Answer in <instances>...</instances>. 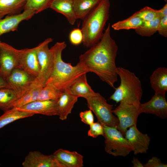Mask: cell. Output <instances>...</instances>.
Returning a JSON list of instances; mask_svg holds the SVG:
<instances>
[{"mask_svg": "<svg viewBox=\"0 0 167 167\" xmlns=\"http://www.w3.org/2000/svg\"><path fill=\"white\" fill-rule=\"evenodd\" d=\"M161 19L158 16L152 20L143 21L140 26L135 30V32L143 36H152L157 32Z\"/></svg>", "mask_w": 167, "mask_h": 167, "instance_id": "484cf974", "label": "cell"}, {"mask_svg": "<svg viewBox=\"0 0 167 167\" xmlns=\"http://www.w3.org/2000/svg\"><path fill=\"white\" fill-rule=\"evenodd\" d=\"M1 41H0V42H1Z\"/></svg>", "mask_w": 167, "mask_h": 167, "instance_id": "60d3db41", "label": "cell"}, {"mask_svg": "<svg viewBox=\"0 0 167 167\" xmlns=\"http://www.w3.org/2000/svg\"><path fill=\"white\" fill-rule=\"evenodd\" d=\"M89 136L96 138L99 135L104 136V130L103 125L99 122H93L90 125V129L88 132Z\"/></svg>", "mask_w": 167, "mask_h": 167, "instance_id": "1f68e13d", "label": "cell"}, {"mask_svg": "<svg viewBox=\"0 0 167 167\" xmlns=\"http://www.w3.org/2000/svg\"><path fill=\"white\" fill-rule=\"evenodd\" d=\"M131 162L133 164V167H144L143 164H142L136 157H134Z\"/></svg>", "mask_w": 167, "mask_h": 167, "instance_id": "74e56055", "label": "cell"}, {"mask_svg": "<svg viewBox=\"0 0 167 167\" xmlns=\"http://www.w3.org/2000/svg\"><path fill=\"white\" fill-rule=\"evenodd\" d=\"M88 107L96 115L98 121L102 125L117 128L119 121L112 112L113 105L107 103L99 93L95 92L86 98Z\"/></svg>", "mask_w": 167, "mask_h": 167, "instance_id": "5b68a950", "label": "cell"}, {"mask_svg": "<svg viewBox=\"0 0 167 167\" xmlns=\"http://www.w3.org/2000/svg\"><path fill=\"white\" fill-rule=\"evenodd\" d=\"M124 136L128 141L135 155L146 153L148 149L150 138L147 134H143L138 129L136 125L129 128Z\"/></svg>", "mask_w": 167, "mask_h": 167, "instance_id": "4fadbf2b", "label": "cell"}, {"mask_svg": "<svg viewBox=\"0 0 167 167\" xmlns=\"http://www.w3.org/2000/svg\"><path fill=\"white\" fill-rule=\"evenodd\" d=\"M0 165H1V164H0Z\"/></svg>", "mask_w": 167, "mask_h": 167, "instance_id": "ab89813d", "label": "cell"}, {"mask_svg": "<svg viewBox=\"0 0 167 167\" xmlns=\"http://www.w3.org/2000/svg\"><path fill=\"white\" fill-rule=\"evenodd\" d=\"M110 24L108 25L100 40L81 54L79 62L89 72L96 74L103 81L115 88L118 75L115 60L118 47L110 35Z\"/></svg>", "mask_w": 167, "mask_h": 167, "instance_id": "6da1fadb", "label": "cell"}, {"mask_svg": "<svg viewBox=\"0 0 167 167\" xmlns=\"http://www.w3.org/2000/svg\"><path fill=\"white\" fill-rule=\"evenodd\" d=\"M16 68L24 70L35 78L37 77L40 67L35 47L19 50Z\"/></svg>", "mask_w": 167, "mask_h": 167, "instance_id": "8fae6325", "label": "cell"}, {"mask_svg": "<svg viewBox=\"0 0 167 167\" xmlns=\"http://www.w3.org/2000/svg\"><path fill=\"white\" fill-rule=\"evenodd\" d=\"M110 7L109 0H102L83 20L82 42L86 47H91L101 38L109 19Z\"/></svg>", "mask_w": 167, "mask_h": 167, "instance_id": "3957f363", "label": "cell"}, {"mask_svg": "<svg viewBox=\"0 0 167 167\" xmlns=\"http://www.w3.org/2000/svg\"><path fill=\"white\" fill-rule=\"evenodd\" d=\"M26 0H0V19L5 15L21 13Z\"/></svg>", "mask_w": 167, "mask_h": 167, "instance_id": "7402d4cb", "label": "cell"}, {"mask_svg": "<svg viewBox=\"0 0 167 167\" xmlns=\"http://www.w3.org/2000/svg\"><path fill=\"white\" fill-rule=\"evenodd\" d=\"M57 101L36 100L19 108V110L48 116H59Z\"/></svg>", "mask_w": 167, "mask_h": 167, "instance_id": "5bb4252c", "label": "cell"}, {"mask_svg": "<svg viewBox=\"0 0 167 167\" xmlns=\"http://www.w3.org/2000/svg\"><path fill=\"white\" fill-rule=\"evenodd\" d=\"M144 167H167V165L161 162V160L157 157L153 156L145 164Z\"/></svg>", "mask_w": 167, "mask_h": 167, "instance_id": "e575fe53", "label": "cell"}, {"mask_svg": "<svg viewBox=\"0 0 167 167\" xmlns=\"http://www.w3.org/2000/svg\"><path fill=\"white\" fill-rule=\"evenodd\" d=\"M143 21L139 18L132 15L124 20L118 21L111 27L115 30L135 29L142 24Z\"/></svg>", "mask_w": 167, "mask_h": 167, "instance_id": "4316f807", "label": "cell"}, {"mask_svg": "<svg viewBox=\"0 0 167 167\" xmlns=\"http://www.w3.org/2000/svg\"><path fill=\"white\" fill-rule=\"evenodd\" d=\"M158 15L161 18L167 16V4H166L161 9L157 10Z\"/></svg>", "mask_w": 167, "mask_h": 167, "instance_id": "8d00e7d4", "label": "cell"}, {"mask_svg": "<svg viewBox=\"0 0 167 167\" xmlns=\"http://www.w3.org/2000/svg\"><path fill=\"white\" fill-rule=\"evenodd\" d=\"M66 47L65 41L58 42L50 49L53 57L54 66L45 84L61 92L67 89L80 76L89 72L79 62L76 65L73 66L71 63L65 62L62 60V53Z\"/></svg>", "mask_w": 167, "mask_h": 167, "instance_id": "7a4b0ae2", "label": "cell"}, {"mask_svg": "<svg viewBox=\"0 0 167 167\" xmlns=\"http://www.w3.org/2000/svg\"><path fill=\"white\" fill-rule=\"evenodd\" d=\"M35 14L32 10H24L20 13L7 15L4 19H0V36L5 33L17 30L21 22L30 19Z\"/></svg>", "mask_w": 167, "mask_h": 167, "instance_id": "2e32d148", "label": "cell"}, {"mask_svg": "<svg viewBox=\"0 0 167 167\" xmlns=\"http://www.w3.org/2000/svg\"><path fill=\"white\" fill-rule=\"evenodd\" d=\"M49 8L64 15L71 25L75 24L77 19L74 9L73 0H53Z\"/></svg>", "mask_w": 167, "mask_h": 167, "instance_id": "d6986e66", "label": "cell"}, {"mask_svg": "<svg viewBox=\"0 0 167 167\" xmlns=\"http://www.w3.org/2000/svg\"><path fill=\"white\" fill-rule=\"evenodd\" d=\"M34 114L12 108L5 112L0 116V129L7 125L20 119L33 116Z\"/></svg>", "mask_w": 167, "mask_h": 167, "instance_id": "cb8c5ba5", "label": "cell"}, {"mask_svg": "<svg viewBox=\"0 0 167 167\" xmlns=\"http://www.w3.org/2000/svg\"><path fill=\"white\" fill-rule=\"evenodd\" d=\"M79 116L82 122L87 125H90L94 122V116L90 109L81 112Z\"/></svg>", "mask_w": 167, "mask_h": 167, "instance_id": "836d02e7", "label": "cell"}, {"mask_svg": "<svg viewBox=\"0 0 167 167\" xmlns=\"http://www.w3.org/2000/svg\"><path fill=\"white\" fill-rule=\"evenodd\" d=\"M140 113L154 114L162 119L167 118V102L165 93L155 92L151 99L139 105Z\"/></svg>", "mask_w": 167, "mask_h": 167, "instance_id": "7c38bea8", "label": "cell"}, {"mask_svg": "<svg viewBox=\"0 0 167 167\" xmlns=\"http://www.w3.org/2000/svg\"><path fill=\"white\" fill-rule=\"evenodd\" d=\"M161 35L167 37V16L161 18L160 20L157 32Z\"/></svg>", "mask_w": 167, "mask_h": 167, "instance_id": "d590c367", "label": "cell"}, {"mask_svg": "<svg viewBox=\"0 0 167 167\" xmlns=\"http://www.w3.org/2000/svg\"><path fill=\"white\" fill-rule=\"evenodd\" d=\"M53 41L51 38L46 39L35 47L40 67L39 74L33 85L43 87L53 69L54 62L49 44Z\"/></svg>", "mask_w": 167, "mask_h": 167, "instance_id": "52a82bcc", "label": "cell"}, {"mask_svg": "<svg viewBox=\"0 0 167 167\" xmlns=\"http://www.w3.org/2000/svg\"><path fill=\"white\" fill-rule=\"evenodd\" d=\"M119 105L112 110L117 116L119 123L116 128L124 136L128 129L136 125L140 113L139 105L120 102Z\"/></svg>", "mask_w": 167, "mask_h": 167, "instance_id": "ba28073f", "label": "cell"}, {"mask_svg": "<svg viewBox=\"0 0 167 167\" xmlns=\"http://www.w3.org/2000/svg\"><path fill=\"white\" fill-rule=\"evenodd\" d=\"M133 15L139 18L143 21L152 20L158 16L157 10L145 6Z\"/></svg>", "mask_w": 167, "mask_h": 167, "instance_id": "4dcf8cb0", "label": "cell"}, {"mask_svg": "<svg viewBox=\"0 0 167 167\" xmlns=\"http://www.w3.org/2000/svg\"><path fill=\"white\" fill-rule=\"evenodd\" d=\"M151 86L155 92L166 93L167 91V69L160 67L156 69L150 77Z\"/></svg>", "mask_w": 167, "mask_h": 167, "instance_id": "44dd1931", "label": "cell"}, {"mask_svg": "<svg viewBox=\"0 0 167 167\" xmlns=\"http://www.w3.org/2000/svg\"><path fill=\"white\" fill-rule=\"evenodd\" d=\"M102 0H73L77 19L83 20Z\"/></svg>", "mask_w": 167, "mask_h": 167, "instance_id": "603a6c76", "label": "cell"}, {"mask_svg": "<svg viewBox=\"0 0 167 167\" xmlns=\"http://www.w3.org/2000/svg\"><path fill=\"white\" fill-rule=\"evenodd\" d=\"M53 0H26L24 10L33 11L35 14L49 8Z\"/></svg>", "mask_w": 167, "mask_h": 167, "instance_id": "f1b7e54d", "label": "cell"}, {"mask_svg": "<svg viewBox=\"0 0 167 167\" xmlns=\"http://www.w3.org/2000/svg\"><path fill=\"white\" fill-rule=\"evenodd\" d=\"M43 87L33 85L27 92L17 100L13 108H19L37 100L40 92Z\"/></svg>", "mask_w": 167, "mask_h": 167, "instance_id": "83f0119b", "label": "cell"}, {"mask_svg": "<svg viewBox=\"0 0 167 167\" xmlns=\"http://www.w3.org/2000/svg\"><path fill=\"white\" fill-rule=\"evenodd\" d=\"M18 99L16 94L11 89L7 88H0V109L4 112L12 108Z\"/></svg>", "mask_w": 167, "mask_h": 167, "instance_id": "d4e9b609", "label": "cell"}, {"mask_svg": "<svg viewBox=\"0 0 167 167\" xmlns=\"http://www.w3.org/2000/svg\"><path fill=\"white\" fill-rule=\"evenodd\" d=\"M0 77H1L0 76Z\"/></svg>", "mask_w": 167, "mask_h": 167, "instance_id": "b9f144b4", "label": "cell"}, {"mask_svg": "<svg viewBox=\"0 0 167 167\" xmlns=\"http://www.w3.org/2000/svg\"><path fill=\"white\" fill-rule=\"evenodd\" d=\"M22 165L24 167H61L53 154L46 155L36 151L29 152Z\"/></svg>", "mask_w": 167, "mask_h": 167, "instance_id": "9a60e30c", "label": "cell"}, {"mask_svg": "<svg viewBox=\"0 0 167 167\" xmlns=\"http://www.w3.org/2000/svg\"><path fill=\"white\" fill-rule=\"evenodd\" d=\"M8 88V86L5 79L0 77V88Z\"/></svg>", "mask_w": 167, "mask_h": 167, "instance_id": "f35d334b", "label": "cell"}, {"mask_svg": "<svg viewBox=\"0 0 167 167\" xmlns=\"http://www.w3.org/2000/svg\"><path fill=\"white\" fill-rule=\"evenodd\" d=\"M67 89L73 95L78 98L82 97L85 99L95 92L88 83L86 74L77 78Z\"/></svg>", "mask_w": 167, "mask_h": 167, "instance_id": "ffe728a7", "label": "cell"}, {"mask_svg": "<svg viewBox=\"0 0 167 167\" xmlns=\"http://www.w3.org/2000/svg\"><path fill=\"white\" fill-rule=\"evenodd\" d=\"M117 72L120 78V84L109 99L117 103L123 102L139 105L143 93L139 78L134 73L122 67H117Z\"/></svg>", "mask_w": 167, "mask_h": 167, "instance_id": "277c9868", "label": "cell"}, {"mask_svg": "<svg viewBox=\"0 0 167 167\" xmlns=\"http://www.w3.org/2000/svg\"><path fill=\"white\" fill-rule=\"evenodd\" d=\"M69 37L71 44L75 45H79L82 42L83 38L81 29L79 28L73 29L70 32Z\"/></svg>", "mask_w": 167, "mask_h": 167, "instance_id": "d6a6232c", "label": "cell"}, {"mask_svg": "<svg viewBox=\"0 0 167 167\" xmlns=\"http://www.w3.org/2000/svg\"><path fill=\"white\" fill-rule=\"evenodd\" d=\"M62 92L48 85H45L41 88L37 100H58Z\"/></svg>", "mask_w": 167, "mask_h": 167, "instance_id": "f546056e", "label": "cell"}, {"mask_svg": "<svg viewBox=\"0 0 167 167\" xmlns=\"http://www.w3.org/2000/svg\"><path fill=\"white\" fill-rule=\"evenodd\" d=\"M78 97L71 94L67 89L63 91L57 101L59 119L64 120L71 113Z\"/></svg>", "mask_w": 167, "mask_h": 167, "instance_id": "ac0fdd59", "label": "cell"}, {"mask_svg": "<svg viewBox=\"0 0 167 167\" xmlns=\"http://www.w3.org/2000/svg\"><path fill=\"white\" fill-rule=\"evenodd\" d=\"M53 155L61 167H82L83 156L76 151L59 149Z\"/></svg>", "mask_w": 167, "mask_h": 167, "instance_id": "e0dca14e", "label": "cell"}, {"mask_svg": "<svg viewBox=\"0 0 167 167\" xmlns=\"http://www.w3.org/2000/svg\"><path fill=\"white\" fill-rule=\"evenodd\" d=\"M19 50L4 42H0V76L5 79L16 68Z\"/></svg>", "mask_w": 167, "mask_h": 167, "instance_id": "30bf717a", "label": "cell"}, {"mask_svg": "<svg viewBox=\"0 0 167 167\" xmlns=\"http://www.w3.org/2000/svg\"><path fill=\"white\" fill-rule=\"evenodd\" d=\"M103 125L105 152L114 156H126L129 155L132 148L122 133L115 127Z\"/></svg>", "mask_w": 167, "mask_h": 167, "instance_id": "8992f818", "label": "cell"}, {"mask_svg": "<svg viewBox=\"0 0 167 167\" xmlns=\"http://www.w3.org/2000/svg\"><path fill=\"white\" fill-rule=\"evenodd\" d=\"M35 78L24 70L15 68L5 80L8 88L12 90L19 99L30 90Z\"/></svg>", "mask_w": 167, "mask_h": 167, "instance_id": "9c48e42d", "label": "cell"}]
</instances>
